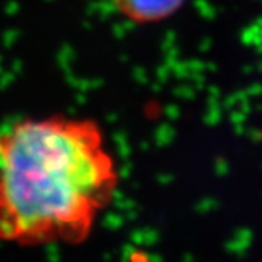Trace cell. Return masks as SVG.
I'll list each match as a JSON object with an SVG mask.
<instances>
[{
	"mask_svg": "<svg viewBox=\"0 0 262 262\" xmlns=\"http://www.w3.org/2000/svg\"><path fill=\"white\" fill-rule=\"evenodd\" d=\"M119 186L97 122L49 116L0 126V242H85Z\"/></svg>",
	"mask_w": 262,
	"mask_h": 262,
	"instance_id": "obj_1",
	"label": "cell"
},
{
	"mask_svg": "<svg viewBox=\"0 0 262 262\" xmlns=\"http://www.w3.org/2000/svg\"><path fill=\"white\" fill-rule=\"evenodd\" d=\"M114 8L135 24H155L176 14L186 0H111Z\"/></svg>",
	"mask_w": 262,
	"mask_h": 262,
	"instance_id": "obj_2",
	"label": "cell"
}]
</instances>
